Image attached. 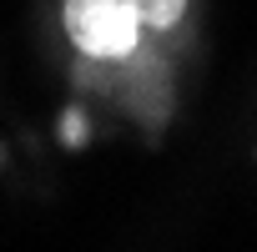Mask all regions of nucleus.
<instances>
[{"label": "nucleus", "mask_w": 257, "mask_h": 252, "mask_svg": "<svg viewBox=\"0 0 257 252\" xmlns=\"http://www.w3.org/2000/svg\"><path fill=\"white\" fill-rule=\"evenodd\" d=\"M66 31L76 41L81 56L96 61H116V56H132L142 41V16L121 0H66Z\"/></svg>", "instance_id": "obj_1"}, {"label": "nucleus", "mask_w": 257, "mask_h": 252, "mask_svg": "<svg viewBox=\"0 0 257 252\" xmlns=\"http://www.w3.org/2000/svg\"><path fill=\"white\" fill-rule=\"evenodd\" d=\"M121 6H132L142 16V26H152V31H172L187 11V0H121Z\"/></svg>", "instance_id": "obj_2"}]
</instances>
